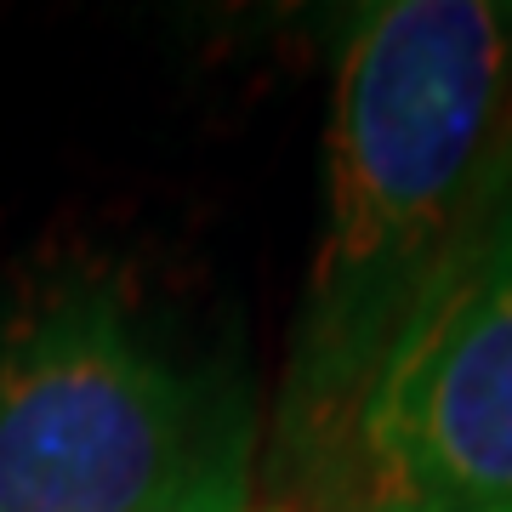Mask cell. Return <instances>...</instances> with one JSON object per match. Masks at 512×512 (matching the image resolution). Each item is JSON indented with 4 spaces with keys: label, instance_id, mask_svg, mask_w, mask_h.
<instances>
[{
    "label": "cell",
    "instance_id": "4",
    "mask_svg": "<svg viewBox=\"0 0 512 512\" xmlns=\"http://www.w3.org/2000/svg\"><path fill=\"white\" fill-rule=\"evenodd\" d=\"M251 512H262V507H251Z\"/></svg>",
    "mask_w": 512,
    "mask_h": 512
},
{
    "label": "cell",
    "instance_id": "2",
    "mask_svg": "<svg viewBox=\"0 0 512 512\" xmlns=\"http://www.w3.org/2000/svg\"><path fill=\"white\" fill-rule=\"evenodd\" d=\"M245 376L120 274L63 262L0 302V512H251Z\"/></svg>",
    "mask_w": 512,
    "mask_h": 512
},
{
    "label": "cell",
    "instance_id": "3",
    "mask_svg": "<svg viewBox=\"0 0 512 512\" xmlns=\"http://www.w3.org/2000/svg\"><path fill=\"white\" fill-rule=\"evenodd\" d=\"M336 512H512V131L370 382Z\"/></svg>",
    "mask_w": 512,
    "mask_h": 512
},
{
    "label": "cell",
    "instance_id": "1",
    "mask_svg": "<svg viewBox=\"0 0 512 512\" xmlns=\"http://www.w3.org/2000/svg\"><path fill=\"white\" fill-rule=\"evenodd\" d=\"M507 131V0H376L348 18L325 211L268 450L274 484L308 512H336L370 382L461 239Z\"/></svg>",
    "mask_w": 512,
    "mask_h": 512
}]
</instances>
